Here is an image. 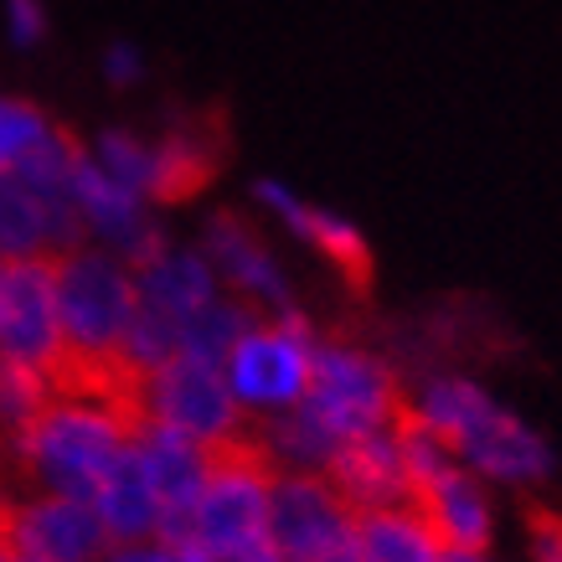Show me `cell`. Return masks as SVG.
<instances>
[{
    "mask_svg": "<svg viewBox=\"0 0 562 562\" xmlns=\"http://www.w3.org/2000/svg\"><path fill=\"white\" fill-rule=\"evenodd\" d=\"M135 434V408L124 387H72L57 382L52 403L11 439V470L32 491L93 501L109 464Z\"/></svg>",
    "mask_w": 562,
    "mask_h": 562,
    "instance_id": "obj_1",
    "label": "cell"
},
{
    "mask_svg": "<svg viewBox=\"0 0 562 562\" xmlns=\"http://www.w3.org/2000/svg\"><path fill=\"white\" fill-rule=\"evenodd\" d=\"M52 290H57V325H63V372L57 382L72 387H124L120 346L135 321V269L124 258L78 243L52 258Z\"/></svg>",
    "mask_w": 562,
    "mask_h": 562,
    "instance_id": "obj_2",
    "label": "cell"
},
{
    "mask_svg": "<svg viewBox=\"0 0 562 562\" xmlns=\"http://www.w3.org/2000/svg\"><path fill=\"white\" fill-rule=\"evenodd\" d=\"M269 485L273 464L258 454V443L243 439L212 449L181 547L206 562H243L248 552L269 547Z\"/></svg>",
    "mask_w": 562,
    "mask_h": 562,
    "instance_id": "obj_3",
    "label": "cell"
},
{
    "mask_svg": "<svg viewBox=\"0 0 562 562\" xmlns=\"http://www.w3.org/2000/svg\"><path fill=\"white\" fill-rule=\"evenodd\" d=\"M294 408L341 449L361 434L397 424L403 418V392H397V376L382 357H372V351H361L351 341H315L305 397Z\"/></svg>",
    "mask_w": 562,
    "mask_h": 562,
    "instance_id": "obj_4",
    "label": "cell"
},
{
    "mask_svg": "<svg viewBox=\"0 0 562 562\" xmlns=\"http://www.w3.org/2000/svg\"><path fill=\"white\" fill-rule=\"evenodd\" d=\"M130 408H135V424L171 428V434L202 443V449L243 443V424H248L243 408L233 403V392H227L222 361L191 357V351H176L155 372L135 376L130 382Z\"/></svg>",
    "mask_w": 562,
    "mask_h": 562,
    "instance_id": "obj_5",
    "label": "cell"
},
{
    "mask_svg": "<svg viewBox=\"0 0 562 562\" xmlns=\"http://www.w3.org/2000/svg\"><path fill=\"white\" fill-rule=\"evenodd\" d=\"M315 330L300 310L284 315H258L243 330L233 351L222 357V376L227 392L243 408V418H279L305 397L310 382V357H315Z\"/></svg>",
    "mask_w": 562,
    "mask_h": 562,
    "instance_id": "obj_6",
    "label": "cell"
},
{
    "mask_svg": "<svg viewBox=\"0 0 562 562\" xmlns=\"http://www.w3.org/2000/svg\"><path fill=\"white\" fill-rule=\"evenodd\" d=\"M0 547L11 558L36 562H103L109 558V531L88 501L72 495H0Z\"/></svg>",
    "mask_w": 562,
    "mask_h": 562,
    "instance_id": "obj_7",
    "label": "cell"
},
{
    "mask_svg": "<svg viewBox=\"0 0 562 562\" xmlns=\"http://www.w3.org/2000/svg\"><path fill=\"white\" fill-rule=\"evenodd\" d=\"M357 531V512L330 491L325 475L279 470L269 485V547L279 562H321L346 552Z\"/></svg>",
    "mask_w": 562,
    "mask_h": 562,
    "instance_id": "obj_8",
    "label": "cell"
},
{
    "mask_svg": "<svg viewBox=\"0 0 562 562\" xmlns=\"http://www.w3.org/2000/svg\"><path fill=\"white\" fill-rule=\"evenodd\" d=\"M68 206L72 217H78V233L83 243L103 248V254L124 258L130 269H139L155 248H166V227L155 217V206L135 191H124L120 181H109V176L88 160V150L78 155V166L68 176Z\"/></svg>",
    "mask_w": 562,
    "mask_h": 562,
    "instance_id": "obj_9",
    "label": "cell"
},
{
    "mask_svg": "<svg viewBox=\"0 0 562 562\" xmlns=\"http://www.w3.org/2000/svg\"><path fill=\"white\" fill-rule=\"evenodd\" d=\"M196 248H202V258L212 263V273H217L222 294L243 300L254 315H284V310H294L290 273H284L279 254L263 243V233H258L248 217H238V212H212V217L202 222Z\"/></svg>",
    "mask_w": 562,
    "mask_h": 562,
    "instance_id": "obj_10",
    "label": "cell"
},
{
    "mask_svg": "<svg viewBox=\"0 0 562 562\" xmlns=\"http://www.w3.org/2000/svg\"><path fill=\"white\" fill-rule=\"evenodd\" d=\"M0 357L36 367L52 382L63 372V325H57L52 258L5 263V284H0Z\"/></svg>",
    "mask_w": 562,
    "mask_h": 562,
    "instance_id": "obj_11",
    "label": "cell"
},
{
    "mask_svg": "<svg viewBox=\"0 0 562 562\" xmlns=\"http://www.w3.org/2000/svg\"><path fill=\"white\" fill-rule=\"evenodd\" d=\"M254 202L269 212L290 238H300L310 254H321L330 269L351 273V279H367L372 269V248H367V233H361L357 222L336 212V206H321V202H305L290 181H279V176H258L254 181Z\"/></svg>",
    "mask_w": 562,
    "mask_h": 562,
    "instance_id": "obj_12",
    "label": "cell"
},
{
    "mask_svg": "<svg viewBox=\"0 0 562 562\" xmlns=\"http://www.w3.org/2000/svg\"><path fill=\"white\" fill-rule=\"evenodd\" d=\"M78 243L83 233L68 206V191H42L21 176H0V263L63 258Z\"/></svg>",
    "mask_w": 562,
    "mask_h": 562,
    "instance_id": "obj_13",
    "label": "cell"
},
{
    "mask_svg": "<svg viewBox=\"0 0 562 562\" xmlns=\"http://www.w3.org/2000/svg\"><path fill=\"white\" fill-rule=\"evenodd\" d=\"M454 460L475 480H501V485H537L552 475V443L521 418V413L495 403L460 443Z\"/></svg>",
    "mask_w": 562,
    "mask_h": 562,
    "instance_id": "obj_14",
    "label": "cell"
},
{
    "mask_svg": "<svg viewBox=\"0 0 562 562\" xmlns=\"http://www.w3.org/2000/svg\"><path fill=\"white\" fill-rule=\"evenodd\" d=\"M217 294H222L217 273H212V263L202 258L196 243H166V248H155V254L135 269L139 315L171 325L176 336H181L191 315L206 310Z\"/></svg>",
    "mask_w": 562,
    "mask_h": 562,
    "instance_id": "obj_15",
    "label": "cell"
},
{
    "mask_svg": "<svg viewBox=\"0 0 562 562\" xmlns=\"http://www.w3.org/2000/svg\"><path fill=\"white\" fill-rule=\"evenodd\" d=\"M330 491L341 495L351 512H382V506H408V475H403V449H397V424L361 434L341 443L325 464Z\"/></svg>",
    "mask_w": 562,
    "mask_h": 562,
    "instance_id": "obj_16",
    "label": "cell"
},
{
    "mask_svg": "<svg viewBox=\"0 0 562 562\" xmlns=\"http://www.w3.org/2000/svg\"><path fill=\"white\" fill-rule=\"evenodd\" d=\"M408 506H418V516L434 527V537L443 547H454V552H480V547L491 542V527H495L491 495H485V485L460 460L443 464L434 480H424Z\"/></svg>",
    "mask_w": 562,
    "mask_h": 562,
    "instance_id": "obj_17",
    "label": "cell"
},
{
    "mask_svg": "<svg viewBox=\"0 0 562 562\" xmlns=\"http://www.w3.org/2000/svg\"><path fill=\"white\" fill-rule=\"evenodd\" d=\"M217 139L206 124H166L150 135V206L191 202L217 176Z\"/></svg>",
    "mask_w": 562,
    "mask_h": 562,
    "instance_id": "obj_18",
    "label": "cell"
},
{
    "mask_svg": "<svg viewBox=\"0 0 562 562\" xmlns=\"http://www.w3.org/2000/svg\"><path fill=\"white\" fill-rule=\"evenodd\" d=\"M99 512L109 542H124V547H139V542H155V527H160V506H155V491L145 470H139L135 449L124 443V454L109 464V475L99 480V491L88 501Z\"/></svg>",
    "mask_w": 562,
    "mask_h": 562,
    "instance_id": "obj_19",
    "label": "cell"
},
{
    "mask_svg": "<svg viewBox=\"0 0 562 562\" xmlns=\"http://www.w3.org/2000/svg\"><path fill=\"white\" fill-rule=\"evenodd\" d=\"M491 408H495V397L480 387L475 376L434 372V376H424V382H418V392H413V403L403 408V418H413L418 428H428V434H434V439L454 454V443H460Z\"/></svg>",
    "mask_w": 562,
    "mask_h": 562,
    "instance_id": "obj_20",
    "label": "cell"
},
{
    "mask_svg": "<svg viewBox=\"0 0 562 562\" xmlns=\"http://www.w3.org/2000/svg\"><path fill=\"white\" fill-rule=\"evenodd\" d=\"M357 562H439L443 542L434 537L418 506H382L357 516Z\"/></svg>",
    "mask_w": 562,
    "mask_h": 562,
    "instance_id": "obj_21",
    "label": "cell"
},
{
    "mask_svg": "<svg viewBox=\"0 0 562 562\" xmlns=\"http://www.w3.org/2000/svg\"><path fill=\"white\" fill-rule=\"evenodd\" d=\"M258 315L243 300H233V294H217L206 310H196L187 321V330H181V351H191V357H206V361H222L227 351H233V341H238L243 330L254 325Z\"/></svg>",
    "mask_w": 562,
    "mask_h": 562,
    "instance_id": "obj_22",
    "label": "cell"
},
{
    "mask_svg": "<svg viewBox=\"0 0 562 562\" xmlns=\"http://www.w3.org/2000/svg\"><path fill=\"white\" fill-rule=\"evenodd\" d=\"M52 392H57V382H52L47 372L0 357V434H5V439H16L21 428L32 424L36 413L52 403Z\"/></svg>",
    "mask_w": 562,
    "mask_h": 562,
    "instance_id": "obj_23",
    "label": "cell"
},
{
    "mask_svg": "<svg viewBox=\"0 0 562 562\" xmlns=\"http://www.w3.org/2000/svg\"><path fill=\"white\" fill-rule=\"evenodd\" d=\"M57 124L42 103L16 99V93H0V176H16L26 166V155L52 135Z\"/></svg>",
    "mask_w": 562,
    "mask_h": 562,
    "instance_id": "obj_24",
    "label": "cell"
},
{
    "mask_svg": "<svg viewBox=\"0 0 562 562\" xmlns=\"http://www.w3.org/2000/svg\"><path fill=\"white\" fill-rule=\"evenodd\" d=\"M0 26H5V42L21 52H36L52 32V16L42 0H0Z\"/></svg>",
    "mask_w": 562,
    "mask_h": 562,
    "instance_id": "obj_25",
    "label": "cell"
},
{
    "mask_svg": "<svg viewBox=\"0 0 562 562\" xmlns=\"http://www.w3.org/2000/svg\"><path fill=\"white\" fill-rule=\"evenodd\" d=\"M103 78H109V83L114 88H135L139 78H145V72H150V63H145V52H139V42H109V47H103Z\"/></svg>",
    "mask_w": 562,
    "mask_h": 562,
    "instance_id": "obj_26",
    "label": "cell"
},
{
    "mask_svg": "<svg viewBox=\"0 0 562 562\" xmlns=\"http://www.w3.org/2000/svg\"><path fill=\"white\" fill-rule=\"evenodd\" d=\"M537 562H558V527L537 521Z\"/></svg>",
    "mask_w": 562,
    "mask_h": 562,
    "instance_id": "obj_27",
    "label": "cell"
},
{
    "mask_svg": "<svg viewBox=\"0 0 562 562\" xmlns=\"http://www.w3.org/2000/svg\"><path fill=\"white\" fill-rule=\"evenodd\" d=\"M439 562H491V558H485V552H454V547H443Z\"/></svg>",
    "mask_w": 562,
    "mask_h": 562,
    "instance_id": "obj_28",
    "label": "cell"
},
{
    "mask_svg": "<svg viewBox=\"0 0 562 562\" xmlns=\"http://www.w3.org/2000/svg\"><path fill=\"white\" fill-rule=\"evenodd\" d=\"M5 470H11V439L0 434V480H5Z\"/></svg>",
    "mask_w": 562,
    "mask_h": 562,
    "instance_id": "obj_29",
    "label": "cell"
},
{
    "mask_svg": "<svg viewBox=\"0 0 562 562\" xmlns=\"http://www.w3.org/2000/svg\"><path fill=\"white\" fill-rule=\"evenodd\" d=\"M5 562H36V558H5Z\"/></svg>",
    "mask_w": 562,
    "mask_h": 562,
    "instance_id": "obj_30",
    "label": "cell"
},
{
    "mask_svg": "<svg viewBox=\"0 0 562 562\" xmlns=\"http://www.w3.org/2000/svg\"><path fill=\"white\" fill-rule=\"evenodd\" d=\"M5 558H11V552H5V547H0V562H5Z\"/></svg>",
    "mask_w": 562,
    "mask_h": 562,
    "instance_id": "obj_31",
    "label": "cell"
},
{
    "mask_svg": "<svg viewBox=\"0 0 562 562\" xmlns=\"http://www.w3.org/2000/svg\"><path fill=\"white\" fill-rule=\"evenodd\" d=\"M0 284H5V263H0Z\"/></svg>",
    "mask_w": 562,
    "mask_h": 562,
    "instance_id": "obj_32",
    "label": "cell"
}]
</instances>
